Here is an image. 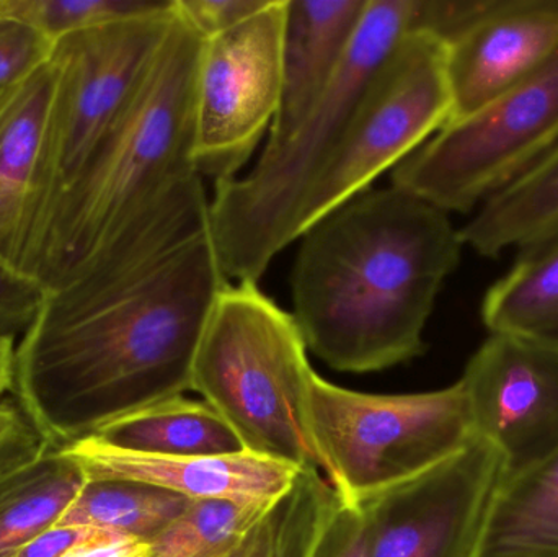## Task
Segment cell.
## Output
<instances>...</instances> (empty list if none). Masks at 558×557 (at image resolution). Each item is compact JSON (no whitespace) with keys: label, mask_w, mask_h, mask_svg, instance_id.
<instances>
[{"label":"cell","mask_w":558,"mask_h":557,"mask_svg":"<svg viewBox=\"0 0 558 557\" xmlns=\"http://www.w3.org/2000/svg\"><path fill=\"white\" fill-rule=\"evenodd\" d=\"M229 283L211 234L144 277L114 287L46 290L15 347L19 408L52 450L192 391L193 362Z\"/></svg>","instance_id":"obj_1"},{"label":"cell","mask_w":558,"mask_h":557,"mask_svg":"<svg viewBox=\"0 0 558 557\" xmlns=\"http://www.w3.org/2000/svg\"><path fill=\"white\" fill-rule=\"evenodd\" d=\"M464 247L451 215L396 185L371 186L318 219L291 274L292 317L308 352L357 375L423 355Z\"/></svg>","instance_id":"obj_2"},{"label":"cell","mask_w":558,"mask_h":557,"mask_svg":"<svg viewBox=\"0 0 558 557\" xmlns=\"http://www.w3.org/2000/svg\"><path fill=\"white\" fill-rule=\"evenodd\" d=\"M202 48V36L175 7L146 77L43 229L26 275L45 290L71 281L136 213L173 183L198 173Z\"/></svg>","instance_id":"obj_3"},{"label":"cell","mask_w":558,"mask_h":557,"mask_svg":"<svg viewBox=\"0 0 558 557\" xmlns=\"http://www.w3.org/2000/svg\"><path fill=\"white\" fill-rule=\"evenodd\" d=\"M418 0H367L347 58L291 137L264 150L241 179L215 183L209 234L229 281L258 283L292 242L299 202L347 128L376 72L403 36L415 32Z\"/></svg>","instance_id":"obj_4"},{"label":"cell","mask_w":558,"mask_h":557,"mask_svg":"<svg viewBox=\"0 0 558 557\" xmlns=\"http://www.w3.org/2000/svg\"><path fill=\"white\" fill-rule=\"evenodd\" d=\"M314 375L292 314L258 283L229 281L203 330L192 391L221 415L247 453L324 474L312 432Z\"/></svg>","instance_id":"obj_5"},{"label":"cell","mask_w":558,"mask_h":557,"mask_svg":"<svg viewBox=\"0 0 558 557\" xmlns=\"http://www.w3.org/2000/svg\"><path fill=\"white\" fill-rule=\"evenodd\" d=\"M311 419L324 476L351 506L426 473L475 438L461 382L438 391L369 395L315 373Z\"/></svg>","instance_id":"obj_6"},{"label":"cell","mask_w":558,"mask_h":557,"mask_svg":"<svg viewBox=\"0 0 558 557\" xmlns=\"http://www.w3.org/2000/svg\"><path fill=\"white\" fill-rule=\"evenodd\" d=\"M452 118L445 43L403 36L364 92L347 128L312 175L292 219V242L318 219L371 189Z\"/></svg>","instance_id":"obj_7"},{"label":"cell","mask_w":558,"mask_h":557,"mask_svg":"<svg viewBox=\"0 0 558 557\" xmlns=\"http://www.w3.org/2000/svg\"><path fill=\"white\" fill-rule=\"evenodd\" d=\"M558 146V52L543 68L451 121L392 170L442 211L472 215Z\"/></svg>","instance_id":"obj_8"},{"label":"cell","mask_w":558,"mask_h":557,"mask_svg":"<svg viewBox=\"0 0 558 557\" xmlns=\"http://www.w3.org/2000/svg\"><path fill=\"white\" fill-rule=\"evenodd\" d=\"M173 15L175 3L167 0L153 12L56 41L58 84L43 164L38 231L28 264L52 209L84 172L146 77Z\"/></svg>","instance_id":"obj_9"},{"label":"cell","mask_w":558,"mask_h":557,"mask_svg":"<svg viewBox=\"0 0 558 557\" xmlns=\"http://www.w3.org/2000/svg\"><path fill=\"white\" fill-rule=\"evenodd\" d=\"M286 3L267 0L234 28L203 39L195 143L203 179H235L274 124L281 101Z\"/></svg>","instance_id":"obj_10"},{"label":"cell","mask_w":558,"mask_h":557,"mask_svg":"<svg viewBox=\"0 0 558 557\" xmlns=\"http://www.w3.org/2000/svg\"><path fill=\"white\" fill-rule=\"evenodd\" d=\"M504 480L501 455L475 437L438 467L357 506L369 557H477Z\"/></svg>","instance_id":"obj_11"},{"label":"cell","mask_w":558,"mask_h":557,"mask_svg":"<svg viewBox=\"0 0 558 557\" xmlns=\"http://www.w3.org/2000/svg\"><path fill=\"white\" fill-rule=\"evenodd\" d=\"M475 437L501 455L505 480L558 450V347L536 337L490 334L461 379Z\"/></svg>","instance_id":"obj_12"},{"label":"cell","mask_w":558,"mask_h":557,"mask_svg":"<svg viewBox=\"0 0 558 557\" xmlns=\"http://www.w3.org/2000/svg\"><path fill=\"white\" fill-rule=\"evenodd\" d=\"M442 43L451 121L461 120L557 55L558 0H477Z\"/></svg>","instance_id":"obj_13"},{"label":"cell","mask_w":558,"mask_h":557,"mask_svg":"<svg viewBox=\"0 0 558 557\" xmlns=\"http://www.w3.org/2000/svg\"><path fill=\"white\" fill-rule=\"evenodd\" d=\"M56 84L58 65L51 58L15 87L0 92V265L25 277L38 231Z\"/></svg>","instance_id":"obj_14"},{"label":"cell","mask_w":558,"mask_h":557,"mask_svg":"<svg viewBox=\"0 0 558 557\" xmlns=\"http://www.w3.org/2000/svg\"><path fill=\"white\" fill-rule=\"evenodd\" d=\"M87 480L133 481L189 500L232 499L274 504L294 483L299 470L251 453L228 457H154L87 437L61 450Z\"/></svg>","instance_id":"obj_15"},{"label":"cell","mask_w":558,"mask_h":557,"mask_svg":"<svg viewBox=\"0 0 558 557\" xmlns=\"http://www.w3.org/2000/svg\"><path fill=\"white\" fill-rule=\"evenodd\" d=\"M367 0H288L282 38L281 101L264 150L301 126L350 51Z\"/></svg>","instance_id":"obj_16"},{"label":"cell","mask_w":558,"mask_h":557,"mask_svg":"<svg viewBox=\"0 0 558 557\" xmlns=\"http://www.w3.org/2000/svg\"><path fill=\"white\" fill-rule=\"evenodd\" d=\"M558 231V146L482 203L461 228L465 247L497 258Z\"/></svg>","instance_id":"obj_17"},{"label":"cell","mask_w":558,"mask_h":557,"mask_svg":"<svg viewBox=\"0 0 558 557\" xmlns=\"http://www.w3.org/2000/svg\"><path fill=\"white\" fill-rule=\"evenodd\" d=\"M104 444L154 457H228L247 453L238 435L205 401L185 396L157 402L111 422L94 435Z\"/></svg>","instance_id":"obj_18"},{"label":"cell","mask_w":558,"mask_h":557,"mask_svg":"<svg viewBox=\"0 0 558 557\" xmlns=\"http://www.w3.org/2000/svg\"><path fill=\"white\" fill-rule=\"evenodd\" d=\"M477 557H558V450L501 483Z\"/></svg>","instance_id":"obj_19"},{"label":"cell","mask_w":558,"mask_h":557,"mask_svg":"<svg viewBox=\"0 0 558 557\" xmlns=\"http://www.w3.org/2000/svg\"><path fill=\"white\" fill-rule=\"evenodd\" d=\"M85 484L87 476L81 467L52 448L0 481V557H15L58 525Z\"/></svg>","instance_id":"obj_20"},{"label":"cell","mask_w":558,"mask_h":557,"mask_svg":"<svg viewBox=\"0 0 558 557\" xmlns=\"http://www.w3.org/2000/svg\"><path fill=\"white\" fill-rule=\"evenodd\" d=\"M481 313L490 334L543 337L558 329V231L517 252Z\"/></svg>","instance_id":"obj_21"},{"label":"cell","mask_w":558,"mask_h":557,"mask_svg":"<svg viewBox=\"0 0 558 557\" xmlns=\"http://www.w3.org/2000/svg\"><path fill=\"white\" fill-rule=\"evenodd\" d=\"M337 491L318 471H299L229 557H312L340 506Z\"/></svg>","instance_id":"obj_22"},{"label":"cell","mask_w":558,"mask_h":557,"mask_svg":"<svg viewBox=\"0 0 558 557\" xmlns=\"http://www.w3.org/2000/svg\"><path fill=\"white\" fill-rule=\"evenodd\" d=\"M190 500L179 494L118 480H87L58 526H85L150 542L172 525Z\"/></svg>","instance_id":"obj_23"},{"label":"cell","mask_w":558,"mask_h":557,"mask_svg":"<svg viewBox=\"0 0 558 557\" xmlns=\"http://www.w3.org/2000/svg\"><path fill=\"white\" fill-rule=\"evenodd\" d=\"M270 506L232 499L190 500L172 525L147 542L150 557H198L238 545Z\"/></svg>","instance_id":"obj_24"},{"label":"cell","mask_w":558,"mask_h":557,"mask_svg":"<svg viewBox=\"0 0 558 557\" xmlns=\"http://www.w3.org/2000/svg\"><path fill=\"white\" fill-rule=\"evenodd\" d=\"M167 0H0V13L15 16L45 33L52 41L153 12Z\"/></svg>","instance_id":"obj_25"},{"label":"cell","mask_w":558,"mask_h":557,"mask_svg":"<svg viewBox=\"0 0 558 557\" xmlns=\"http://www.w3.org/2000/svg\"><path fill=\"white\" fill-rule=\"evenodd\" d=\"M54 46L35 26L0 13V92L15 87L45 65Z\"/></svg>","instance_id":"obj_26"},{"label":"cell","mask_w":558,"mask_h":557,"mask_svg":"<svg viewBox=\"0 0 558 557\" xmlns=\"http://www.w3.org/2000/svg\"><path fill=\"white\" fill-rule=\"evenodd\" d=\"M49 448L19 404L0 401V481L35 463Z\"/></svg>","instance_id":"obj_27"},{"label":"cell","mask_w":558,"mask_h":557,"mask_svg":"<svg viewBox=\"0 0 558 557\" xmlns=\"http://www.w3.org/2000/svg\"><path fill=\"white\" fill-rule=\"evenodd\" d=\"M45 288L0 265V339H20L45 300Z\"/></svg>","instance_id":"obj_28"},{"label":"cell","mask_w":558,"mask_h":557,"mask_svg":"<svg viewBox=\"0 0 558 557\" xmlns=\"http://www.w3.org/2000/svg\"><path fill=\"white\" fill-rule=\"evenodd\" d=\"M267 0H175L182 19L203 39L221 35L254 15Z\"/></svg>","instance_id":"obj_29"},{"label":"cell","mask_w":558,"mask_h":557,"mask_svg":"<svg viewBox=\"0 0 558 557\" xmlns=\"http://www.w3.org/2000/svg\"><path fill=\"white\" fill-rule=\"evenodd\" d=\"M312 557H369L363 510L341 502L328 520Z\"/></svg>","instance_id":"obj_30"},{"label":"cell","mask_w":558,"mask_h":557,"mask_svg":"<svg viewBox=\"0 0 558 557\" xmlns=\"http://www.w3.org/2000/svg\"><path fill=\"white\" fill-rule=\"evenodd\" d=\"M64 557H150V548L147 542L94 529Z\"/></svg>","instance_id":"obj_31"},{"label":"cell","mask_w":558,"mask_h":557,"mask_svg":"<svg viewBox=\"0 0 558 557\" xmlns=\"http://www.w3.org/2000/svg\"><path fill=\"white\" fill-rule=\"evenodd\" d=\"M92 530L85 526H52L20 549L15 557H64L74 546L84 542Z\"/></svg>","instance_id":"obj_32"},{"label":"cell","mask_w":558,"mask_h":557,"mask_svg":"<svg viewBox=\"0 0 558 557\" xmlns=\"http://www.w3.org/2000/svg\"><path fill=\"white\" fill-rule=\"evenodd\" d=\"M235 546L238 545L229 546V548L219 549V552L208 553V555H203L198 557H229L231 556V553L234 552Z\"/></svg>","instance_id":"obj_33"},{"label":"cell","mask_w":558,"mask_h":557,"mask_svg":"<svg viewBox=\"0 0 558 557\" xmlns=\"http://www.w3.org/2000/svg\"><path fill=\"white\" fill-rule=\"evenodd\" d=\"M536 339L544 340V342L553 343V346L558 347V329L554 330V332L547 334V336L536 337Z\"/></svg>","instance_id":"obj_34"}]
</instances>
